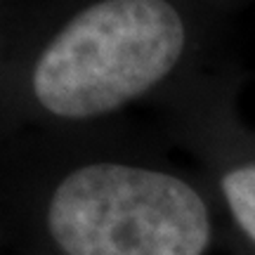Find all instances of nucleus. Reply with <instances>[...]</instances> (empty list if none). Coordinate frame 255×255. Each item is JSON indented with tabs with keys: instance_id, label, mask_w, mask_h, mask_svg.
I'll return each mask as SVG.
<instances>
[{
	"instance_id": "f257e3e1",
	"label": "nucleus",
	"mask_w": 255,
	"mask_h": 255,
	"mask_svg": "<svg viewBox=\"0 0 255 255\" xmlns=\"http://www.w3.org/2000/svg\"><path fill=\"white\" fill-rule=\"evenodd\" d=\"M187 47L173 2L97 0L40 45L26 69L28 102L55 123H95L165 85Z\"/></svg>"
},
{
	"instance_id": "f03ea898",
	"label": "nucleus",
	"mask_w": 255,
	"mask_h": 255,
	"mask_svg": "<svg viewBox=\"0 0 255 255\" xmlns=\"http://www.w3.org/2000/svg\"><path fill=\"white\" fill-rule=\"evenodd\" d=\"M40 227L55 255H208L215 234L189 177L126 158L66 168L45 191Z\"/></svg>"
},
{
	"instance_id": "7ed1b4c3",
	"label": "nucleus",
	"mask_w": 255,
	"mask_h": 255,
	"mask_svg": "<svg viewBox=\"0 0 255 255\" xmlns=\"http://www.w3.org/2000/svg\"><path fill=\"white\" fill-rule=\"evenodd\" d=\"M218 189L234 227L255 251V158L227 165L220 173Z\"/></svg>"
}]
</instances>
